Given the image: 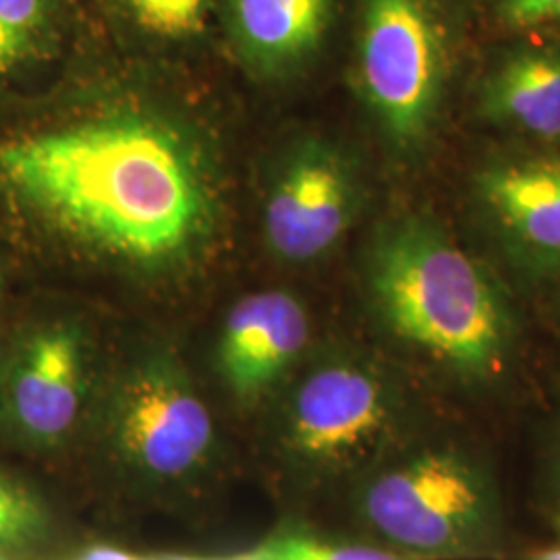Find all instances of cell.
Listing matches in <instances>:
<instances>
[{
	"label": "cell",
	"instance_id": "obj_1",
	"mask_svg": "<svg viewBox=\"0 0 560 560\" xmlns=\"http://www.w3.org/2000/svg\"><path fill=\"white\" fill-rule=\"evenodd\" d=\"M212 217L200 154L166 120L0 119V222L23 245L156 268L189 256Z\"/></svg>",
	"mask_w": 560,
	"mask_h": 560
},
{
	"label": "cell",
	"instance_id": "obj_2",
	"mask_svg": "<svg viewBox=\"0 0 560 560\" xmlns=\"http://www.w3.org/2000/svg\"><path fill=\"white\" fill-rule=\"evenodd\" d=\"M374 307L388 330L459 381L504 372L515 322L499 284L441 224L407 217L388 224L368 261Z\"/></svg>",
	"mask_w": 560,
	"mask_h": 560
},
{
	"label": "cell",
	"instance_id": "obj_3",
	"mask_svg": "<svg viewBox=\"0 0 560 560\" xmlns=\"http://www.w3.org/2000/svg\"><path fill=\"white\" fill-rule=\"evenodd\" d=\"M355 513L374 538L420 560H460L499 550L501 492L490 467L457 444H428L370 469Z\"/></svg>",
	"mask_w": 560,
	"mask_h": 560
},
{
	"label": "cell",
	"instance_id": "obj_4",
	"mask_svg": "<svg viewBox=\"0 0 560 560\" xmlns=\"http://www.w3.org/2000/svg\"><path fill=\"white\" fill-rule=\"evenodd\" d=\"M399 390L368 361H324L301 378L282 421V446L307 478L340 480L381 465L399 442Z\"/></svg>",
	"mask_w": 560,
	"mask_h": 560
},
{
	"label": "cell",
	"instance_id": "obj_5",
	"mask_svg": "<svg viewBox=\"0 0 560 560\" xmlns=\"http://www.w3.org/2000/svg\"><path fill=\"white\" fill-rule=\"evenodd\" d=\"M451 67L436 0H360L358 80L386 138L413 148L430 133Z\"/></svg>",
	"mask_w": 560,
	"mask_h": 560
},
{
	"label": "cell",
	"instance_id": "obj_6",
	"mask_svg": "<svg viewBox=\"0 0 560 560\" xmlns=\"http://www.w3.org/2000/svg\"><path fill=\"white\" fill-rule=\"evenodd\" d=\"M117 459L154 483H180L208 469L217 451L214 421L194 384L168 358L133 365L108 409Z\"/></svg>",
	"mask_w": 560,
	"mask_h": 560
},
{
	"label": "cell",
	"instance_id": "obj_7",
	"mask_svg": "<svg viewBox=\"0 0 560 560\" xmlns=\"http://www.w3.org/2000/svg\"><path fill=\"white\" fill-rule=\"evenodd\" d=\"M88 353L75 322L25 326L4 353L0 423L21 444L50 451L69 439L85 399Z\"/></svg>",
	"mask_w": 560,
	"mask_h": 560
},
{
	"label": "cell",
	"instance_id": "obj_8",
	"mask_svg": "<svg viewBox=\"0 0 560 560\" xmlns=\"http://www.w3.org/2000/svg\"><path fill=\"white\" fill-rule=\"evenodd\" d=\"M358 185L349 162L324 141H305L282 162L264 206V233L280 260L312 261L351 226Z\"/></svg>",
	"mask_w": 560,
	"mask_h": 560
},
{
	"label": "cell",
	"instance_id": "obj_9",
	"mask_svg": "<svg viewBox=\"0 0 560 560\" xmlns=\"http://www.w3.org/2000/svg\"><path fill=\"white\" fill-rule=\"evenodd\" d=\"M310 340V318L298 298L266 291L241 300L219 342L222 378L240 399L266 393L298 360Z\"/></svg>",
	"mask_w": 560,
	"mask_h": 560
},
{
	"label": "cell",
	"instance_id": "obj_10",
	"mask_svg": "<svg viewBox=\"0 0 560 560\" xmlns=\"http://www.w3.org/2000/svg\"><path fill=\"white\" fill-rule=\"evenodd\" d=\"M476 196L517 252L560 268V154L490 162L476 177Z\"/></svg>",
	"mask_w": 560,
	"mask_h": 560
},
{
	"label": "cell",
	"instance_id": "obj_11",
	"mask_svg": "<svg viewBox=\"0 0 560 560\" xmlns=\"http://www.w3.org/2000/svg\"><path fill=\"white\" fill-rule=\"evenodd\" d=\"M335 0H226V32L237 57L258 75H284L320 50Z\"/></svg>",
	"mask_w": 560,
	"mask_h": 560
},
{
	"label": "cell",
	"instance_id": "obj_12",
	"mask_svg": "<svg viewBox=\"0 0 560 560\" xmlns=\"http://www.w3.org/2000/svg\"><path fill=\"white\" fill-rule=\"evenodd\" d=\"M486 115L540 140H560V48L525 46L509 52L481 92Z\"/></svg>",
	"mask_w": 560,
	"mask_h": 560
},
{
	"label": "cell",
	"instance_id": "obj_13",
	"mask_svg": "<svg viewBox=\"0 0 560 560\" xmlns=\"http://www.w3.org/2000/svg\"><path fill=\"white\" fill-rule=\"evenodd\" d=\"M67 18L69 0H0V98L59 55Z\"/></svg>",
	"mask_w": 560,
	"mask_h": 560
},
{
	"label": "cell",
	"instance_id": "obj_14",
	"mask_svg": "<svg viewBox=\"0 0 560 560\" xmlns=\"http://www.w3.org/2000/svg\"><path fill=\"white\" fill-rule=\"evenodd\" d=\"M233 557L241 560H420L386 546L322 536L307 527H282L258 546Z\"/></svg>",
	"mask_w": 560,
	"mask_h": 560
},
{
	"label": "cell",
	"instance_id": "obj_15",
	"mask_svg": "<svg viewBox=\"0 0 560 560\" xmlns=\"http://www.w3.org/2000/svg\"><path fill=\"white\" fill-rule=\"evenodd\" d=\"M52 532V517L42 501L23 481L0 474V559L11 560L38 550Z\"/></svg>",
	"mask_w": 560,
	"mask_h": 560
},
{
	"label": "cell",
	"instance_id": "obj_16",
	"mask_svg": "<svg viewBox=\"0 0 560 560\" xmlns=\"http://www.w3.org/2000/svg\"><path fill=\"white\" fill-rule=\"evenodd\" d=\"M217 0H113L120 18L150 40L187 42L200 36Z\"/></svg>",
	"mask_w": 560,
	"mask_h": 560
},
{
	"label": "cell",
	"instance_id": "obj_17",
	"mask_svg": "<svg viewBox=\"0 0 560 560\" xmlns=\"http://www.w3.org/2000/svg\"><path fill=\"white\" fill-rule=\"evenodd\" d=\"M497 11L511 30H534L560 23V0H497Z\"/></svg>",
	"mask_w": 560,
	"mask_h": 560
},
{
	"label": "cell",
	"instance_id": "obj_18",
	"mask_svg": "<svg viewBox=\"0 0 560 560\" xmlns=\"http://www.w3.org/2000/svg\"><path fill=\"white\" fill-rule=\"evenodd\" d=\"M71 560H148L145 557H138V555H131L127 550H120V548H113V546H92L88 550L80 552L78 557H73Z\"/></svg>",
	"mask_w": 560,
	"mask_h": 560
},
{
	"label": "cell",
	"instance_id": "obj_19",
	"mask_svg": "<svg viewBox=\"0 0 560 560\" xmlns=\"http://www.w3.org/2000/svg\"><path fill=\"white\" fill-rule=\"evenodd\" d=\"M550 474H552L555 483L560 488V430L557 439L552 442V448H550Z\"/></svg>",
	"mask_w": 560,
	"mask_h": 560
},
{
	"label": "cell",
	"instance_id": "obj_20",
	"mask_svg": "<svg viewBox=\"0 0 560 560\" xmlns=\"http://www.w3.org/2000/svg\"><path fill=\"white\" fill-rule=\"evenodd\" d=\"M506 560H560V546L538 550V552H527V555H521V557H513V559Z\"/></svg>",
	"mask_w": 560,
	"mask_h": 560
},
{
	"label": "cell",
	"instance_id": "obj_21",
	"mask_svg": "<svg viewBox=\"0 0 560 560\" xmlns=\"http://www.w3.org/2000/svg\"><path fill=\"white\" fill-rule=\"evenodd\" d=\"M552 529H555V534H557V538L560 540V509L559 513L555 515V520H552Z\"/></svg>",
	"mask_w": 560,
	"mask_h": 560
},
{
	"label": "cell",
	"instance_id": "obj_22",
	"mask_svg": "<svg viewBox=\"0 0 560 560\" xmlns=\"http://www.w3.org/2000/svg\"><path fill=\"white\" fill-rule=\"evenodd\" d=\"M148 560H206V559H191V557H159V559Z\"/></svg>",
	"mask_w": 560,
	"mask_h": 560
},
{
	"label": "cell",
	"instance_id": "obj_23",
	"mask_svg": "<svg viewBox=\"0 0 560 560\" xmlns=\"http://www.w3.org/2000/svg\"><path fill=\"white\" fill-rule=\"evenodd\" d=\"M4 353H7V351L0 347V376H2V365H4Z\"/></svg>",
	"mask_w": 560,
	"mask_h": 560
},
{
	"label": "cell",
	"instance_id": "obj_24",
	"mask_svg": "<svg viewBox=\"0 0 560 560\" xmlns=\"http://www.w3.org/2000/svg\"><path fill=\"white\" fill-rule=\"evenodd\" d=\"M2 277H4V260H2V254H0V284H2Z\"/></svg>",
	"mask_w": 560,
	"mask_h": 560
},
{
	"label": "cell",
	"instance_id": "obj_25",
	"mask_svg": "<svg viewBox=\"0 0 560 560\" xmlns=\"http://www.w3.org/2000/svg\"><path fill=\"white\" fill-rule=\"evenodd\" d=\"M206 560H241L237 557H224V559H206Z\"/></svg>",
	"mask_w": 560,
	"mask_h": 560
},
{
	"label": "cell",
	"instance_id": "obj_26",
	"mask_svg": "<svg viewBox=\"0 0 560 560\" xmlns=\"http://www.w3.org/2000/svg\"><path fill=\"white\" fill-rule=\"evenodd\" d=\"M0 560H4V559H0Z\"/></svg>",
	"mask_w": 560,
	"mask_h": 560
}]
</instances>
